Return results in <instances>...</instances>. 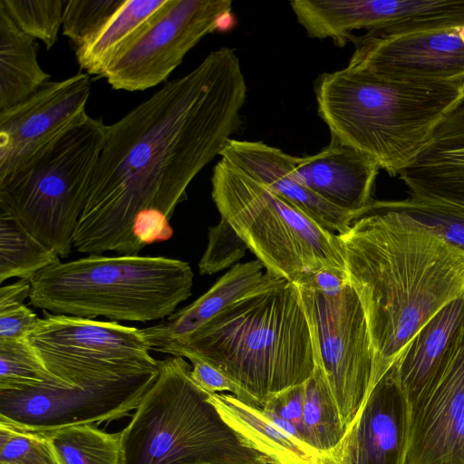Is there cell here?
Returning a JSON list of instances; mask_svg holds the SVG:
<instances>
[{"mask_svg": "<svg viewBox=\"0 0 464 464\" xmlns=\"http://www.w3.org/2000/svg\"><path fill=\"white\" fill-rule=\"evenodd\" d=\"M246 97L238 56L224 46L108 125L73 247L138 255L136 225L151 214L172 218L236 132Z\"/></svg>", "mask_w": 464, "mask_h": 464, "instance_id": "cell-1", "label": "cell"}, {"mask_svg": "<svg viewBox=\"0 0 464 464\" xmlns=\"http://www.w3.org/2000/svg\"><path fill=\"white\" fill-rule=\"evenodd\" d=\"M337 236L367 320L375 384L431 317L464 297V249L376 199Z\"/></svg>", "mask_w": 464, "mask_h": 464, "instance_id": "cell-2", "label": "cell"}, {"mask_svg": "<svg viewBox=\"0 0 464 464\" xmlns=\"http://www.w3.org/2000/svg\"><path fill=\"white\" fill-rule=\"evenodd\" d=\"M28 340L57 382L10 396L11 419L28 430L129 416L160 372L140 329L113 321L47 314Z\"/></svg>", "mask_w": 464, "mask_h": 464, "instance_id": "cell-3", "label": "cell"}, {"mask_svg": "<svg viewBox=\"0 0 464 464\" xmlns=\"http://www.w3.org/2000/svg\"><path fill=\"white\" fill-rule=\"evenodd\" d=\"M161 353L204 360L260 408L305 382L316 367L299 291L286 279L232 304Z\"/></svg>", "mask_w": 464, "mask_h": 464, "instance_id": "cell-4", "label": "cell"}, {"mask_svg": "<svg viewBox=\"0 0 464 464\" xmlns=\"http://www.w3.org/2000/svg\"><path fill=\"white\" fill-rule=\"evenodd\" d=\"M317 111L331 137L399 176L464 101V80H386L345 67L314 82Z\"/></svg>", "mask_w": 464, "mask_h": 464, "instance_id": "cell-5", "label": "cell"}, {"mask_svg": "<svg viewBox=\"0 0 464 464\" xmlns=\"http://www.w3.org/2000/svg\"><path fill=\"white\" fill-rule=\"evenodd\" d=\"M30 303L53 314L113 322L163 320L191 295L188 263L164 256L89 255L31 280Z\"/></svg>", "mask_w": 464, "mask_h": 464, "instance_id": "cell-6", "label": "cell"}, {"mask_svg": "<svg viewBox=\"0 0 464 464\" xmlns=\"http://www.w3.org/2000/svg\"><path fill=\"white\" fill-rule=\"evenodd\" d=\"M159 367L121 430L124 464H273L224 420L184 358L166 357Z\"/></svg>", "mask_w": 464, "mask_h": 464, "instance_id": "cell-7", "label": "cell"}, {"mask_svg": "<svg viewBox=\"0 0 464 464\" xmlns=\"http://www.w3.org/2000/svg\"><path fill=\"white\" fill-rule=\"evenodd\" d=\"M107 126L88 116L0 179V210L60 257L72 250Z\"/></svg>", "mask_w": 464, "mask_h": 464, "instance_id": "cell-8", "label": "cell"}, {"mask_svg": "<svg viewBox=\"0 0 464 464\" xmlns=\"http://www.w3.org/2000/svg\"><path fill=\"white\" fill-rule=\"evenodd\" d=\"M212 199L266 270L295 283L323 269L345 270L337 234L264 184L221 159L211 177Z\"/></svg>", "mask_w": 464, "mask_h": 464, "instance_id": "cell-9", "label": "cell"}, {"mask_svg": "<svg viewBox=\"0 0 464 464\" xmlns=\"http://www.w3.org/2000/svg\"><path fill=\"white\" fill-rule=\"evenodd\" d=\"M324 375L345 430L374 386V354L361 301L349 280L334 292L295 283Z\"/></svg>", "mask_w": 464, "mask_h": 464, "instance_id": "cell-10", "label": "cell"}, {"mask_svg": "<svg viewBox=\"0 0 464 464\" xmlns=\"http://www.w3.org/2000/svg\"><path fill=\"white\" fill-rule=\"evenodd\" d=\"M231 16L230 0H172L103 78L115 90L154 87L170 75L203 37L227 26Z\"/></svg>", "mask_w": 464, "mask_h": 464, "instance_id": "cell-11", "label": "cell"}, {"mask_svg": "<svg viewBox=\"0 0 464 464\" xmlns=\"http://www.w3.org/2000/svg\"><path fill=\"white\" fill-rule=\"evenodd\" d=\"M408 401L403 464H464V328Z\"/></svg>", "mask_w": 464, "mask_h": 464, "instance_id": "cell-12", "label": "cell"}, {"mask_svg": "<svg viewBox=\"0 0 464 464\" xmlns=\"http://www.w3.org/2000/svg\"><path fill=\"white\" fill-rule=\"evenodd\" d=\"M461 26L401 34L354 35L347 67L386 80H464Z\"/></svg>", "mask_w": 464, "mask_h": 464, "instance_id": "cell-13", "label": "cell"}, {"mask_svg": "<svg viewBox=\"0 0 464 464\" xmlns=\"http://www.w3.org/2000/svg\"><path fill=\"white\" fill-rule=\"evenodd\" d=\"M91 79L78 72L48 81L22 102L0 110V179L89 115Z\"/></svg>", "mask_w": 464, "mask_h": 464, "instance_id": "cell-14", "label": "cell"}, {"mask_svg": "<svg viewBox=\"0 0 464 464\" xmlns=\"http://www.w3.org/2000/svg\"><path fill=\"white\" fill-rule=\"evenodd\" d=\"M407 438L408 401L391 367L327 455L340 464H403Z\"/></svg>", "mask_w": 464, "mask_h": 464, "instance_id": "cell-15", "label": "cell"}, {"mask_svg": "<svg viewBox=\"0 0 464 464\" xmlns=\"http://www.w3.org/2000/svg\"><path fill=\"white\" fill-rule=\"evenodd\" d=\"M221 159L244 171L295 206L323 228L334 234L346 232L356 215L318 197L297 178L295 158L263 141L230 139Z\"/></svg>", "mask_w": 464, "mask_h": 464, "instance_id": "cell-16", "label": "cell"}, {"mask_svg": "<svg viewBox=\"0 0 464 464\" xmlns=\"http://www.w3.org/2000/svg\"><path fill=\"white\" fill-rule=\"evenodd\" d=\"M380 169L373 158L332 137L322 150L296 157L295 163L296 176L306 188L356 218L375 200Z\"/></svg>", "mask_w": 464, "mask_h": 464, "instance_id": "cell-17", "label": "cell"}, {"mask_svg": "<svg viewBox=\"0 0 464 464\" xmlns=\"http://www.w3.org/2000/svg\"><path fill=\"white\" fill-rule=\"evenodd\" d=\"M257 259L235 265L188 305L159 324L140 329L149 347L161 353L185 339L238 300L277 285L285 278L268 272Z\"/></svg>", "mask_w": 464, "mask_h": 464, "instance_id": "cell-18", "label": "cell"}, {"mask_svg": "<svg viewBox=\"0 0 464 464\" xmlns=\"http://www.w3.org/2000/svg\"><path fill=\"white\" fill-rule=\"evenodd\" d=\"M464 328V297L443 306L415 334L392 367L407 401L423 388Z\"/></svg>", "mask_w": 464, "mask_h": 464, "instance_id": "cell-19", "label": "cell"}, {"mask_svg": "<svg viewBox=\"0 0 464 464\" xmlns=\"http://www.w3.org/2000/svg\"><path fill=\"white\" fill-rule=\"evenodd\" d=\"M224 420L252 449L273 464H319L322 454L275 425L260 407L230 393H210Z\"/></svg>", "mask_w": 464, "mask_h": 464, "instance_id": "cell-20", "label": "cell"}, {"mask_svg": "<svg viewBox=\"0 0 464 464\" xmlns=\"http://www.w3.org/2000/svg\"><path fill=\"white\" fill-rule=\"evenodd\" d=\"M172 0H125L110 20L75 49L80 68L103 77L108 68L158 20Z\"/></svg>", "mask_w": 464, "mask_h": 464, "instance_id": "cell-21", "label": "cell"}, {"mask_svg": "<svg viewBox=\"0 0 464 464\" xmlns=\"http://www.w3.org/2000/svg\"><path fill=\"white\" fill-rule=\"evenodd\" d=\"M38 44L0 9V110L35 92L50 75L40 66Z\"/></svg>", "mask_w": 464, "mask_h": 464, "instance_id": "cell-22", "label": "cell"}, {"mask_svg": "<svg viewBox=\"0 0 464 464\" xmlns=\"http://www.w3.org/2000/svg\"><path fill=\"white\" fill-rule=\"evenodd\" d=\"M401 174L464 181V101L440 122L430 143Z\"/></svg>", "mask_w": 464, "mask_h": 464, "instance_id": "cell-23", "label": "cell"}, {"mask_svg": "<svg viewBox=\"0 0 464 464\" xmlns=\"http://www.w3.org/2000/svg\"><path fill=\"white\" fill-rule=\"evenodd\" d=\"M59 255L31 234L14 216L0 210V282L31 280L61 262Z\"/></svg>", "mask_w": 464, "mask_h": 464, "instance_id": "cell-24", "label": "cell"}, {"mask_svg": "<svg viewBox=\"0 0 464 464\" xmlns=\"http://www.w3.org/2000/svg\"><path fill=\"white\" fill-rule=\"evenodd\" d=\"M42 432L62 464H124L121 431L109 433L81 424Z\"/></svg>", "mask_w": 464, "mask_h": 464, "instance_id": "cell-25", "label": "cell"}, {"mask_svg": "<svg viewBox=\"0 0 464 464\" xmlns=\"http://www.w3.org/2000/svg\"><path fill=\"white\" fill-rule=\"evenodd\" d=\"M303 420L307 444L322 455L331 452L346 431L323 371L317 365L304 382Z\"/></svg>", "mask_w": 464, "mask_h": 464, "instance_id": "cell-26", "label": "cell"}, {"mask_svg": "<svg viewBox=\"0 0 464 464\" xmlns=\"http://www.w3.org/2000/svg\"><path fill=\"white\" fill-rule=\"evenodd\" d=\"M56 383L28 338L0 340V391L54 388Z\"/></svg>", "mask_w": 464, "mask_h": 464, "instance_id": "cell-27", "label": "cell"}, {"mask_svg": "<svg viewBox=\"0 0 464 464\" xmlns=\"http://www.w3.org/2000/svg\"><path fill=\"white\" fill-rule=\"evenodd\" d=\"M64 0H0L3 10L25 34L50 50L63 26Z\"/></svg>", "mask_w": 464, "mask_h": 464, "instance_id": "cell-28", "label": "cell"}, {"mask_svg": "<svg viewBox=\"0 0 464 464\" xmlns=\"http://www.w3.org/2000/svg\"><path fill=\"white\" fill-rule=\"evenodd\" d=\"M382 201L387 208L408 217L447 243L464 249V213L411 196L402 200Z\"/></svg>", "mask_w": 464, "mask_h": 464, "instance_id": "cell-29", "label": "cell"}, {"mask_svg": "<svg viewBox=\"0 0 464 464\" xmlns=\"http://www.w3.org/2000/svg\"><path fill=\"white\" fill-rule=\"evenodd\" d=\"M0 464H62L43 432L0 422Z\"/></svg>", "mask_w": 464, "mask_h": 464, "instance_id": "cell-30", "label": "cell"}, {"mask_svg": "<svg viewBox=\"0 0 464 464\" xmlns=\"http://www.w3.org/2000/svg\"><path fill=\"white\" fill-rule=\"evenodd\" d=\"M125 0L66 1L62 32L75 49L94 35Z\"/></svg>", "mask_w": 464, "mask_h": 464, "instance_id": "cell-31", "label": "cell"}, {"mask_svg": "<svg viewBox=\"0 0 464 464\" xmlns=\"http://www.w3.org/2000/svg\"><path fill=\"white\" fill-rule=\"evenodd\" d=\"M208 236V246L198 263L201 275H213L229 267L248 249L246 241L224 218L209 227Z\"/></svg>", "mask_w": 464, "mask_h": 464, "instance_id": "cell-32", "label": "cell"}, {"mask_svg": "<svg viewBox=\"0 0 464 464\" xmlns=\"http://www.w3.org/2000/svg\"><path fill=\"white\" fill-rule=\"evenodd\" d=\"M411 197L448 206L464 213V182L440 179L403 181Z\"/></svg>", "mask_w": 464, "mask_h": 464, "instance_id": "cell-33", "label": "cell"}, {"mask_svg": "<svg viewBox=\"0 0 464 464\" xmlns=\"http://www.w3.org/2000/svg\"><path fill=\"white\" fill-rule=\"evenodd\" d=\"M187 359L191 362L192 379L204 391L209 393H230L246 403L255 405L244 392L219 370L198 357L189 356Z\"/></svg>", "mask_w": 464, "mask_h": 464, "instance_id": "cell-34", "label": "cell"}, {"mask_svg": "<svg viewBox=\"0 0 464 464\" xmlns=\"http://www.w3.org/2000/svg\"><path fill=\"white\" fill-rule=\"evenodd\" d=\"M304 404V382L273 396L261 409L273 411L277 416L290 421L299 431L303 441L307 444L303 420Z\"/></svg>", "mask_w": 464, "mask_h": 464, "instance_id": "cell-35", "label": "cell"}, {"mask_svg": "<svg viewBox=\"0 0 464 464\" xmlns=\"http://www.w3.org/2000/svg\"><path fill=\"white\" fill-rule=\"evenodd\" d=\"M40 318L25 304L0 310V340L27 339Z\"/></svg>", "mask_w": 464, "mask_h": 464, "instance_id": "cell-36", "label": "cell"}, {"mask_svg": "<svg viewBox=\"0 0 464 464\" xmlns=\"http://www.w3.org/2000/svg\"><path fill=\"white\" fill-rule=\"evenodd\" d=\"M31 283L20 279L13 284L3 285L0 289V310L24 304L30 297Z\"/></svg>", "mask_w": 464, "mask_h": 464, "instance_id": "cell-37", "label": "cell"}, {"mask_svg": "<svg viewBox=\"0 0 464 464\" xmlns=\"http://www.w3.org/2000/svg\"><path fill=\"white\" fill-rule=\"evenodd\" d=\"M319 464H340L335 459H334L332 457H330L327 454H324L322 456V459L320 460Z\"/></svg>", "mask_w": 464, "mask_h": 464, "instance_id": "cell-38", "label": "cell"}]
</instances>
